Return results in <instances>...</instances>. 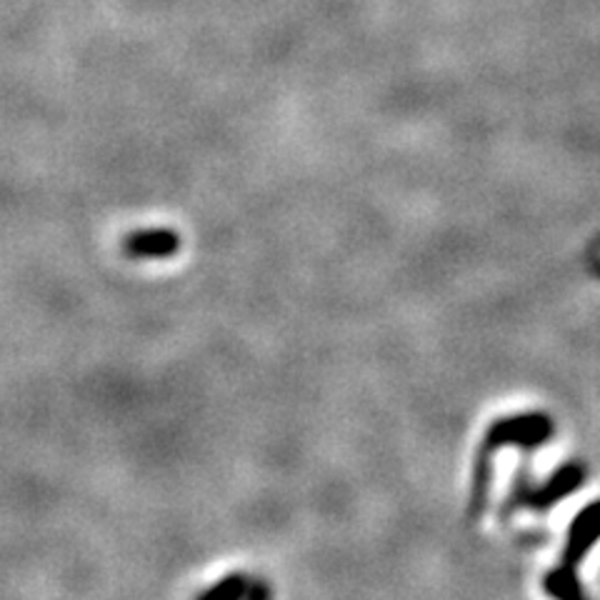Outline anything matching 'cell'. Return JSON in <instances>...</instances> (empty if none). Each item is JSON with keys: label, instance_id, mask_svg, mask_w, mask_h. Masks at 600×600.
Masks as SVG:
<instances>
[{"label": "cell", "instance_id": "7a4b0ae2", "mask_svg": "<svg viewBox=\"0 0 600 600\" xmlns=\"http://www.w3.org/2000/svg\"><path fill=\"white\" fill-rule=\"evenodd\" d=\"M173 238H170L168 233H141V236H135L133 238V248L139 253H166L170 251V248H173Z\"/></svg>", "mask_w": 600, "mask_h": 600}, {"label": "cell", "instance_id": "6da1fadb", "mask_svg": "<svg viewBox=\"0 0 600 600\" xmlns=\"http://www.w3.org/2000/svg\"><path fill=\"white\" fill-rule=\"evenodd\" d=\"M600 536V503L590 505L576 518V526H573L571 533V545L568 553H565V563L559 573H553L548 578V590L555 593L563 600H578V588H576V578H573V565L580 561V555L588 551L590 543ZM583 600V598H580Z\"/></svg>", "mask_w": 600, "mask_h": 600}]
</instances>
